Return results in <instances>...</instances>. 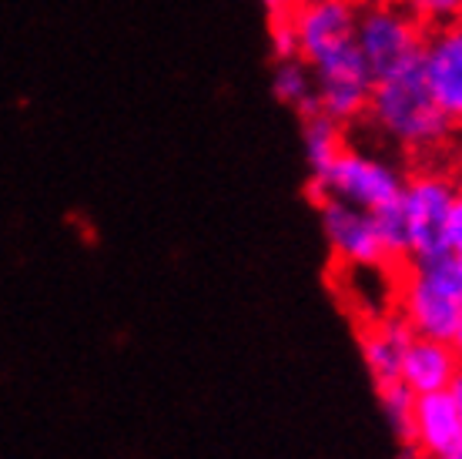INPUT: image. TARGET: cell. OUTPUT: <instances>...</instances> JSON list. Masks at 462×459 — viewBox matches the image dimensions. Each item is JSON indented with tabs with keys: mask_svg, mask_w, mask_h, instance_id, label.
Masks as SVG:
<instances>
[{
	"mask_svg": "<svg viewBox=\"0 0 462 459\" xmlns=\"http://www.w3.org/2000/svg\"><path fill=\"white\" fill-rule=\"evenodd\" d=\"M395 312L412 335L449 342L462 315V262L456 255H436L399 265Z\"/></svg>",
	"mask_w": 462,
	"mask_h": 459,
	"instance_id": "6da1fadb",
	"label": "cell"
},
{
	"mask_svg": "<svg viewBox=\"0 0 462 459\" xmlns=\"http://www.w3.org/2000/svg\"><path fill=\"white\" fill-rule=\"evenodd\" d=\"M459 192V174L452 164H412L405 168L402 219L409 231V262L446 255V225Z\"/></svg>",
	"mask_w": 462,
	"mask_h": 459,
	"instance_id": "7a4b0ae2",
	"label": "cell"
},
{
	"mask_svg": "<svg viewBox=\"0 0 462 459\" xmlns=\"http://www.w3.org/2000/svg\"><path fill=\"white\" fill-rule=\"evenodd\" d=\"M356 44L365 58L372 80H382L422 58L426 51V23L405 4L362 0L356 21Z\"/></svg>",
	"mask_w": 462,
	"mask_h": 459,
	"instance_id": "3957f363",
	"label": "cell"
},
{
	"mask_svg": "<svg viewBox=\"0 0 462 459\" xmlns=\"http://www.w3.org/2000/svg\"><path fill=\"white\" fill-rule=\"evenodd\" d=\"M402 184L405 172L375 155H365L348 141L346 151L328 164V172L309 178V198L312 201L338 198V201H348V205L375 215V211H385L402 201Z\"/></svg>",
	"mask_w": 462,
	"mask_h": 459,
	"instance_id": "277c9868",
	"label": "cell"
},
{
	"mask_svg": "<svg viewBox=\"0 0 462 459\" xmlns=\"http://www.w3.org/2000/svg\"><path fill=\"white\" fill-rule=\"evenodd\" d=\"M312 205L319 208L325 241L336 265H395L385 255L372 211H362L338 198H319Z\"/></svg>",
	"mask_w": 462,
	"mask_h": 459,
	"instance_id": "5b68a950",
	"label": "cell"
},
{
	"mask_svg": "<svg viewBox=\"0 0 462 459\" xmlns=\"http://www.w3.org/2000/svg\"><path fill=\"white\" fill-rule=\"evenodd\" d=\"M422 64L432 98L462 127V21L429 27Z\"/></svg>",
	"mask_w": 462,
	"mask_h": 459,
	"instance_id": "8992f818",
	"label": "cell"
},
{
	"mask_svg": "<svg viewBox=\"0 0 462 459\" xmlns=\"http://www.w3.org/2000/svg\"><path fill=\"white\" fill-rule=\"evenodd\" d=\"M409 342H412V329L405 325L399 312L358 322V349H362V362L369 369L375 389L402 379V359Z\"/></svg>",
	"mask_w": 462,
	"mask_h": 459,
	"instance_id": "52a82bcc",
	"label": "cell"
},
{
	"mask_svg": "<svg viewBox=\"0 0 462 459\" xmlns=\"http://www.w3.org/2000/svg\"><path fill=\"white\" fill-rule=\"evenodd\" d=\"M405 446H416L422 456H442L462 446V416L449 389L422 392L412 406V439Z\"/></svg>",
	"mask_w": 462,
	"mask_h": 459,
	"instance_id": "ba28073f",
	"label": "cell"
},
{
	"mask_svg": "<svg viewBox=\"0 0 462 459\" xmlns=\"http://www.w3.org/2000/svg\"><path fill=\"white\" fill-rule=\"evenodd\" d=\"M459 369L462 362L449 342L412 335V342H409L402 359V382L412 389V396L439 392V389H449Z\"/></svg>",
	"mask_w": 462,
	"mask_h": 459,
	"instance_id": "9c48e42d",
	"label": "cell"
},
{
	"mask_svg": "<svg viewBox=\"0 0 462 459\" xmlns=\"http://www.w3.org/2000/svg\"><path fill=\"white\" fill-rule=\"evenodd\" d=\"M375 396H379V409H382V416H385V423L393 426L395 439L405 446V443L412 439V406H416L412 389L399 379V382H393V386L375 389Z\"/></svg>",
	"mask_w": 462,
	"mask_h": 459,
	"instance_id": "30bf717a",
	"label": "cell"
},
{
	"mask_svg": "<svg viewBox=\"0 0 462 459\" xmlns=\"http://www.w3.org/2000/svg\"><path fill=\"white\" fill-rule=\"evenodd\" d=\"M446 245H449V255H456L462 262V178H459V192H456V201H452V211H449V225H446Z\"/></svg>",
	"mask_w": 462,
	"mask_h": 459,
	"instance_id": "8fae6325",
	"label": "cell"
},
{
	"mask_svg": "<svg viewBox=\"0 0 462 459\" xmlns=\"http://www.w3.org/2000/svg\"><path fill=\"white\" fill-rule=\"evenodd\" d=\"M449 392H452V399H456V406H459V416H462V369L456 372V379H452Z\"/></svg>",
	"mask_w": 462,
	"mask_h": 459,
	"instance_id": "7c38bea8",
	"label": "cell"
},
{
	"mask_svg": "<svg viewBox=\"0 0 462 459\" xmlns=\"http://www.w3.org/2000/svg\"><path fill=\"white\" fill-rule=\"evenodd\" d=\"M449 345L456 349V356H459V362H462V315H459V322H456V333H452Z\"/></svg>",
	"mask_w": 462,
	"mask_h": 459,
	"instance_id": "4fadbf2b",
	"label": "cell"
},
{
	"mask_svg": "<svg viewBox=\"0 0 462 459\" xmlns=\"http://www.w3.org/2000/svg\"><path fill=\"white\" fill-rule=\"evenodd\" d=\"M399 459H426L422 453H419L416 446H402V453H399Z\"/></svg>",
	"mask_w": 462,
	"mask_h": 459,
	"instance_id": "5bb4252c",
	"label": "cell"
},
{
	"mask_svg": "<svg viewBox=\"0 0 462 459\" xmlns=\"http://www.w3.org/2000/svg\"><path fill=\"white\" fill-rule=\"evenodd\" d=\"M429 459H462V446L452 449V453H442V456H429Z\"/></svg>",
	"mask_w": 462,
	"mask_h": 459,
	"instance_id": "9a60e30c",
	"label": "cell"
}]
</instances>
